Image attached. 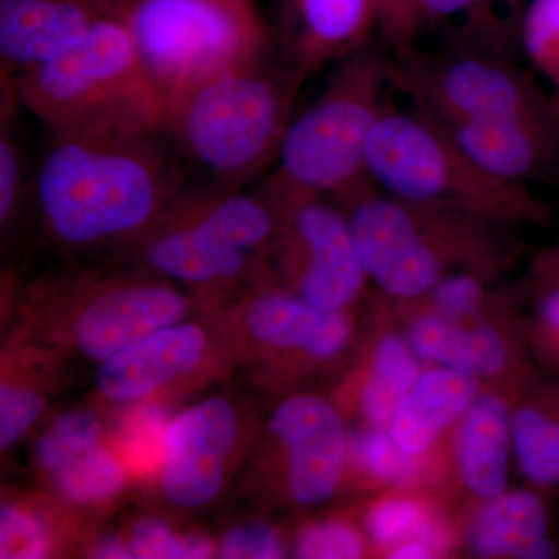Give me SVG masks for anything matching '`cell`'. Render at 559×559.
<instances>
[{"instance_id": "cell-1", "label": "cell", "mask_w": 559, "mask_h": 559, "mask_svg": "<svg viewBox=\"0 0 559 559\" xmlns=\"http://www.w3.org/2000/svg\"><path fill=\"white\" fill-rule=\"evenodd\" d=\"M151 135L53 134L36 191L60 240L90 245L150 223L176 180Z\"/></svg>"}, {"instance_id": "cell-2", "label": "cell", "mask_w": 559, "mask_h": 559, "mask_svg": "<svg viewBox=\"0 0 559 559\" xmlns=\"http://www.w3.org/2000/svg\"><path fill=\"white\" fill-rule=\"evenodd\" d=\"M11 81L17 100L51 134H154L164 128V103L143 68L127 13Z\"/></svg>"}, {"instance_id": "cell-3", "label": "cell", "mask_w": 559, "mask_h": 559, "mask_svg": "<svg viewBox=\"0 0 559 559\" xmlns=\"http://www.w3.org/2000/svg\"><path fill=\"white\" fill-rule=\"evenodd\" d=\"M371 183L347 198L348 219L367 278L388 297L423 299L455 271L491 275L509 259L502 224L378 193Z\"/></svg>"}, {"instance_id": "cell-4", "label": "cell", "mask_w": 559, "mask_h": 559, "mask_svg": "<svg viewBox=\"0 0 559 559\" xmlns=\"http://www.w3.org/2000/svg\"><path fill=\"white\" fill-rule=\"evenodd\" d=\"M371 182L385 193L432 207L454 210L496 224H543L546 205L525 183L480 167L450 132L417 112L385 106L367 148Z\"/></svg>"}, {"instance_id": "cell-5", "label": "cell", "mask_w": 559, "mask_h": 559, "mask_svg": "<svg viewBox=\"0 0 559 559\" xmlns=\"http://www.w3.org/2000/svg\"><path fill=\"white\" fill-rule=\"evenodd\" d=\"M127 22L165 117L210 81L263 64L270 51L252 0H131Z\"/></svg>"}, {"instance_id": "cell-6", "label": "cell", "mask_w": 559, "mask_h": 559, "mask_svg": "<svg viewBox=\"0 0 559 559\" xmlns=\"http://www.w3.org/2000/svg\"><path fill=\"white\" fill-rule=\"evenodd\" d=\"M304 76L266 62L210 81L165 117L186 153L223 180H242L277 156Z\"/></svg>"}, {"instance_id": "cell-7", "label": "cell", "mask_w": 559, "mask_h": 559, "mask_svg": "<svg viewBox=\"0 0 559 559\" xmlns=\"http://www.w3.org/2000/svg\"><path fill=\"white\" fill-rule=\"evenodd\" d=\"M388 58L364 49L341 61L326 90L289 121L275 176L316 194L352 197L371 182L367 148L385 109Z\"/></svg>"}, {"instance_id": "cell-8", "label": "cell", "mask_w": 559, "mask_h": 559, "mask_svg": "<svg viewBox=\"0 0 559 559\" xmlns=\"http://www.w3.org/2000/svg\"><path fill=\"white\" fill-rule=\"evenodd\" d=\"M388 81L417 112L443 127L559 112L527 72L485 51L430 53L411 44L388 58Z\"/></svg>"}, {"instance_id": "cell-9", "label": "cell", "mask_w": 559, "mask_h": 559, "mask_svg": "<svg viewBox=\"0 0 559 559\" xmlns=\"http://www.w3.org/2000/svg\"><path fill=\"white\" fill-rule=\"evenodd\" d=\"M319 197L271 176L270 202L289 230L288 266L299 297L319 310L344 311L369 278L348 216Z\"/></svg>"}, {"instance_id": "cell-10", "label": "cell", "mask_w": 559, "mask_h": 559, "mask_svg": "<svg viewBox=\"0 0 559 559\" xmlns=\"http://www.w3.org/2000/svg\"><path fill=\"white\" fill-rule=\"evenodd\" d=\"M274 207L246 194H226L197 219L154 238L146 259L154 270L191 283L237 277L248 250L274 234Z\"/></svg>"}, {"instance_id": "cell-11", "label": "cell", "mask_w": 559, "mask_h": 559, "mask_svg": "<svg viewBox=\"0 0 559 559\" xmlns=\"http://www.w3.org/2000/svg\"><path fill=\"white\" fill-rule=\"evenodd\" d=\"M235 436V412L219 399L191 407L168 426L164 488L171 502L193 509L216 498Z\"/></svg>"}, {"instance_id": "cell-12", "label": "cell", "mask_w": 559, "mask_h": 559, "mask_svg": "<svg viewBox=\"0 0 559 559\" xmlns=\"http://www.w3.org/2000/svg\"><path fill=\"white\" fill-rule=\"evenodd\" d=\"M271 430L288 450V487L300 506L316 507L334 495L344 471L347 437L329 401L301 395L280 404Z\"/></svg>"}, {"instance_id": "cell-13", "label": "cell", "mask_w": 559, "mask_h": 559, "mask_svg": "<svg viewBox=\"0 0 559 559\" xmlns=\"http://www.w3.org/2000/svg\"><path fill=\"white\" fill-rule=\"evenodd\" d=\"M131 0H0L2 70L32 68L60 57Z\"/></svg>"}, {"instance_id": "cell-14", "label": "cell", "mask_w": 559, "mask_h": 559, "mask_svg": "<svg viewBox=\"0 0 559 559\" xmlns=\"http://www.w3.org/2000/svg\"><path fill=\"white\" fill-rule=\"evenodd\" d=\"M443 128L480 167L500 179L524 183L549 178L559 168L557 110Z\"/></svg>"}, {"instance_id": "cell-15", "label": "cell", "mask_w": 559, "mask_h": 559, "mask_svg": "<svg viewBox=\"0 0 559 559\" xmlns=\"http://www.w3.org/2000/svg\"><path fill=\"white\" fill-rule=\"evenodd\" d=\"M378 27V0H286L283 47L289 68L307 79L329 62L367 49Z\"/></svg>"}, {"instance_id": "cell-16", "label": "cell", "mask_w": 559, "mask_h": 559, "mask_svg": "<svg viewBox=\"0 0 559 559\" xmlns=\"http://www.w3.org/2000/svg\"><path fill=\"white\" fill-rule=\"evenodd\" d=\"M186 300L160 285H123L92 299L76 322V340L87 356L105 360L121 349L176 325Z\"/></svg>"}, {"instance_id": "cell-17", "label": "cell", "mask_w": 559, "mask_h": 559, "mask_svg": "<svg viewBox=\"0 0 559 559\" xmlns=\"http://www.w3.org/2000/svg\"><path fill=\"white\" fill-rule=\"evenodd\" d=\"M100 436L94 415L70 412L40 437L39 463L72 502H105L123 487V469L103 447Z\"/></svg>"}, {"instance_id": "cell-18", "label": "cell", "mask_w": 559, "mask_h": 559, "mask_svg": "<svg viewBox=\"0 0 559 559\" xmlns=\"http://www.w3.org/2000/svg\"><path fill=\"white\" fill-rule=\"evenodd\" d=\"M204 333L197 325L168 326L103 360L97 385L109 400L134 401L190 373L200 364Z\"/></svg>"}, {"instance_id": "cell-19", "label": "cell", "mask_w": 559, "mask_h": 559, "mask_svg": "<svg viewBox=\"0 0 559 559\" xmlns=\"http://www.w3.org/2000/svg\"><path fill=\"white\" fill-rule=\"evenodd\" d=\"M421 362L448 367L485 380L513 362V345L502 331L480 320H455L425 308L406 334Z\"/></svg>"}, {"instance_id": "cell-20", "label": "cell", "mask_w": 559, "mask_h": 559, "mask_svg": "<svg viewBox=\"0 0 559 559\" xmlns=\"http://www.w3.org/2000/svg\"><path fill=\"white\" fill-rule=\"evenodd\" d=\"M510 404L495 392H480L457 421L455 465L471 495L496 498L509 487L513 452Z\"/></svg>"}, {"instance_id": "cell-21", "label": "cell", "mask_w": 559, "mask_h": 559, "mask_svg": "<svg viewBox=\"0 0 559 559\" xmlns=\"http://www.w3.org/2000/svg\"><path fill=\"white\" fill-rule=\"evenodd\" d=\"M479 393L480 380L473 374L440 366L423 370L393 414L390 433L403 450L421 457Z\"/></svg>"}, {"instance_id": "cell-22", "label": "cell", "mask_w": 559, "mask_h": 559, "mask_svg": "<svg viewBox=\"0 0 559 559\" xmlns=\"http://www.w3.org/2000/svg\"><path fill=\"white\" fill-rule=\"evenodd\" d=\"M249 329L263 344L299 348L319 360L336 358L347 347L352 325L344 311H323L301 297L270 293L250 307Z\"/></svg>"}, {"instance_id": "cell-23", "label": "cell", "mask_w": 559, "mask_h": 559, "mask_svg": "<svg viewBox=\"0 0 559 559\" xmlns=\"http://www.w3.org/2000/svg\"><path fill=\"white\" fill-rule=\"evenodd\" d=\"M546 495L535 488L510 489L485 500L469 528L468 546L480 558L527 559L533 546L550 536Z\"/></svg>"}, {"instance_id": "cell-24", "label": "cell", "mask_w": 559, "mask_h": 559, "mask_svg": "<svg viewBox=\"0 0 559 559\" xmlns=\"http://www.w3.org/2000/svg\"><path fill=\"white\" fill-rule=\"evenodd\" d=\"M513 454L530 487L559 491V384L543 385L513 411Z\"/></svg>"}, {"instance_id": "cell-25", "label": "cell", "mask_w": 559, "mask_h": 559, "mask_svg": "<svg viewBox=\"0 0 559 559\" xmlns=\"http://www.w3.org/2000/svg\"><path fill=\"white\" fill-rule=\"evenodd\" d=\"M524 0H421L423 27L440 25L462 43V50L500 55L520 21Z\"/></svg>"}, {"instance_id": "cell-26", "label": "cell", "mask_w": 559, "mask_h": 559, "mask_svg": "<svg viewBox=\"0 0 559 559\" xmlns=\"http://www.w3.org/2000/svg\"><path fill=\"white\" fill-rule=\"evenodd\" d=\"M421 359L406 336L384 334L374 345L360 392V411L371 426L388 428L393 414L421 374Z\"/></svg>"}, {"instance_id": "cell-27", "label": "cell", "mask_w": 559, "mask_h": 559, "mask_svg": "<svg viewBox=\"0 0 559 559\" xmlns=\"http://www.w3.org/2000/svg\"><path fill=\"white\" fill-rule=\"evenodd\" d=\"M366 527L371 543L388 554L412 539L425 540L437 554L450 543L443 518L430 503L412 496H389L374 503L367 514Z\"/></svg>"}, {"instance_id": "cell-28", "label": "cell", "mask_w": 559, "mask_h": 559, "mask_svg": "<svg viewBox=\"0 0 559 559\" xmlns=\"http://www.w3.org/2000/svg\"><path fill=\"white\" fill-rule=\"evenodd\" d=\"M359 468L384 487H411L419 477V457L401 448L388 428L367 426L352 441Z\"/></svg>"}, {"instance_id": "cell-29", "label": "cell", "mask_w": 559, "mask_h": 559, "mask_svg": "<svg viewBox=\"0 0 559 559\" xmlns=\"http://www.w3.org/2000/svg\"><path fill=\"white\" fill-rule=\"evenodd\" d=\"M521 33L530 58L557 87L554 103L559 110V0H532Z\"/></svg>"}, {"instance_id": "cell-30", "label": "cell", "mask_w": 559, "mask_h": 559, "mask_svg": "<svg viewBox=\"0 0 559 559\" xmlns=\"http://www.w3.org/2000/svg\"><path fill=\"white\" fill-rule=\"evenodd\" d=\"M485 277L476 271H455L444 275L423 299L428 310L455 320H473L487 300Z\"/></svg>"}, {"instance_id": "cell-31", "label": "cell", "mask_w": 559, "mask_h": 559, "mask_svg": "<svg viewBox=\"0 0 559 559\" xmlns=\"http://www.w3.org/2000/svg\"><path fill=\"white\" fill-rule=\"evenodd\" d=\"M132 558L200 559L212 557L213 547L204 536H178L159 520H143L132 530L130 540Z\"/></svg>"}, {"instance_id": "cell-32", "label": "cell", "mask_w": 559, "mask_h": 559, "mask_svg": "<svg viewBox=\"0 0 559 559\" xmlns=\"http://www.w3.org/2000/svg\"><path fill=\"white\" fill-rule=\"evenodd\" d=\"M49 532L43 518L5 506L0 513V557L36 559L49 550Z\"/></svg>"}, {"instance_id": "cell-33", "label": "cell", "mask_w": 559, "mask_h": 559, "mask_svg": "<svg viewBox=\"0 0 559 559\" xmlns=\"http://www.w3.org/2000/svg\"><path fill=\"white\" fill-rule=\"evenodd\" d=\"M362 551L364 540L358 530L342 521L311 525L294 544V555L304 559H355Z\"/></svg>"}, {"instance_id": "cell-34", "label": "cell", "mask_w": 559, "mask_h": 559, "mask_svg": "<svg viewBox=\"0 0 559 559\" xmlns=\"http://www.w3.org/2000/svg\"><path fill=\"white\" fill-rule=\"evenodd\" d=\"M2 102V134H0V218L9 219L17 198L22 182V164L20 145L11 131L10 116L13 103L16 100L13 81L7 80V91L3 87Z\"/></svg>"}, {"instance_id": "cell-35", "label": "cell", "mask_w": 559, "mask_h": 559, "mask_svg": "<svg viewBox=\"0 0 559 559\" xmlns=\"http://www.w3.org/2000/svg\"><path fill=\"white\" fill-rule=\"evenodd\" d=\"M528 344L539 362L559 374V285L540 289L528 326Z\"/></svg>"}, {"instance_id": "cell-36", "label": "cell", "mask_w": 559, "mask_h": 559, "mask_svg": "<svg viewBox=\"0 0 559 559\" xmlns=\"http://www.w3.org/2000/svg\"><path fill=\"white\" fill-rule=\"evenodd\" d=\"M378 27L393 49L411 46L425 28L421 0H378Z\"/></svg>"}, {"instance_id": "cell-37", "label": "cell", "mask_w": 559, "mask_h": 559, "mask_svg": "<svg viewBox=\"0 0 559 559\" xmlns=\"http://www.w3.org/2000/svg\"><path fill=\"white\" fill-rule=\"evenodd\" d=\"M43 409V400L31 390L2 385L0 390V444L9 448L31 428Z\"/></svg>"}, {"instance_id": "cell-38", "label": "cell", "mask_w": 559, "mask_h": 559, "mask_svg": "<svg viewBox=\"0 0 559 559\" xmlns=\"http://www.w3.org/2000/svg\"><path fill=\"white\" fill-rule=\"evenodd\" d=\"M285 555L283 540L274 528L248 525L231 530L221 543V557L275 559Z\"/></svg>"}, {"instance_id": "cell-39", "label": "cell", "mask_w": 559, "mask_h": 559, "mask_svg": "<svg viewBox=\"0 0 559 559\" xmlns=\"http://www.w3.org/2000/svg\"><path fill=\"white\" fill-rule=\"evenodd\" d=\"M533 275L540 289L559 285V241L540 253L533 266Z\"/></svg>"}, {"instance_id": "cell-40", "label": "cell", "mask_w": 559, "mask_h": 559, "mask_svg": "<svg viewBox=\"0 0 559 559\" xmlns=\"http://www.w3.org/2000/svg\"><path fill=\"white\" fill-rule=\"evenodd\" d=\"M437 551L425 540L412 539L400 544L389 551V558L393 559H429L436 557Z\"/></svg>"}, {"instance_id": "cell-41", "label": "cell", "mask_w": 559, "mask_h": 559, "mask_svg": "<svg viewBox=\"0 0 559 559\" xmlns=\"http://www.w3.org/2000/svg\"><path fill=\"white\" fill-rule=\"evenodd\" d=\"M95 557L97 558H114V559H130V547L124 546L123 540L116 538V536H106L95 547Z\"/></svg>"}]
</instances>
